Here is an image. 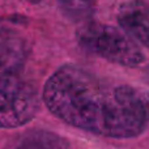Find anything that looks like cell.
<instances>
[{
	"mask_svg": "<svg viewBox=\"0 0 149 149\" xmlns=\"http://www.w3.org/2000/svg\"><path fill=\"white\" fill-rule=\"evenodd\" d=\"M42 98L60 120L98 136L131 139L148 124L137 89L76 64L58 68L45 84Z\"/></svg>",
	"mask_w": 149,
	"mask_h": 149,
	"instance_id": "cell-1",
	"label": "cell"
},
{
	"mask_svg": "<svg viewBox=\"0 0 149 149\" xmlns=\"http://www.w3.org/2000/svg\"><path fill=\"white\" fill-rule=\"evenodd\" d=\"M119 25L124 31L149 47V5L143 0H126L118 8Z\"/></svg>",
	"mask_w": 149,
	"mask_h": 149,
	"instance_id": "cell-4",
	"label": "cell"
},
{
	"mask_svg": "<svg viewBox=\"0 0 149 149\" xmlns=\"http://www.w3.org/2000/svg\"><path fill=\"white\" fill-rule=\"evenodd\" d=\"M59 4L71 20L84 22L93 16L97 0H59Z\"/></svg>",
	"mask_w": 149,
	"mask_h": 149,
	"instance_id": "cell-6",
	"label": "cell"
},
{
	"mask_svg": "<svg viewBox=\"0 0 149 149\" xmlns=\"http://www.w3.org/2000/svg\"><path fill=\"white\" fill-rule=\"evenodd\" d=\"M30 43L15 22L0 18V128L29 123L41 98L28 74Z\"/></svg>",
	"mask_w": 149,
	"mask_h": 149,
	"instance_id": "cell-2",
	"label": "cell"
},
{
	"mask_svg": "<svg viewBox=\"0 0 149 149\" xmlns=\"http://www.w3.org/2000/svg\"><path fill=\"white\" fill-rule=\"evenodd\" d=\"M29 3H33V4H37V3H39V1H42V0H28Z\"/></svg>",
	"mask_w": 149,
	"mask_h": 149,
	"instance_id": "cell-8",
	"label": "cell"
},
{
	"mask_svg": "<svg viewBox=\"0 0 149 149\" xmlns=\"http://www.w3.org/2000/svg\"><path fill=\"white\" fill-rule=\"evenodd\" d=\"M76 39L85 51L124 67L143 64L145 56L136 42L123 30L95 21H84L76 30Z\"/></svg>",
	"mask_w": 149,
	"mask_h": 149,
	"instance_id": "cell-3",
	"label": "cell"
},
{
	"mask_svg": "<svg viewBox=\"0 0 149 149\" xmlns=\"http://www.w3.org/2000/svg\"><path fill=\"white\" fill-rule=\"evenodd\" d=\"M13 149H71V147L60 135L45 130H34L25 132Z\"/></svg>",
	"mask_w": 149,
	"mask_h": 149,
	"instance_id": "cell-5",
	"label": "cell"
},
{
	"mask_svg": "<svg viewBox=\"0 0 149 149\" xmlns=\"http://www.w3.org/2000/svg\"><path fill=\"white\" fill-rule=\"evenodd\" d=\"M137 94H139L140 101H141L143 106H144L145 115H147V120H148V123H149V90L137 89Z\"/></svg>",
	"mask_w": 149,
	"mask_h": 149,
	"instance_id": "cell-7",
	"label": "cell"
}]
</instances>
